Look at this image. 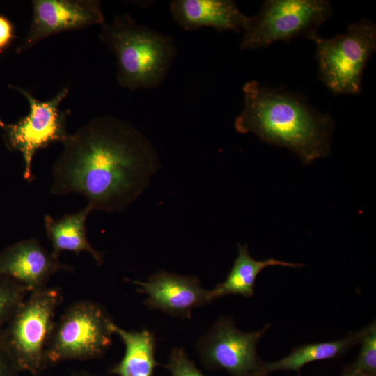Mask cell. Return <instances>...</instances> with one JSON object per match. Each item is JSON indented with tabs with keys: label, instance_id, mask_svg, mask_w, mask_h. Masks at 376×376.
Returning a JSON list of instances; mask_svg holds the SVG:
<instances>
[{
	"label": "cell",
	"instance_id": "obj_23",
	"mask_svg": "<svg viewBox=\"0 0 376 376\" xmlns=\"http://www.w3.org/2000/svg\"><path fill=\"white\" fill-rule=\"evenodd\" d=\"M71 376H95L86 372H76Z\"/></svg>",
	"mask_w": 376,
	"mask_h": 376
},
{
	"label": "cell",
	"instance_id": "obj_7",
	"mask_svg": "<svg viewBox=\"0 0 376 376\" xmlns=\"http://www.w3.org/2000/svg\"><path fill=\"white\" fill-rule=\"evenodd\" d=\"M333 14L327 0H266L259 12L248 17L240 48H266L297 37L311 38Z\"/></svg>",
	"mask_w": 376,
	"mask_h": 376
},
{
	"label": "cell",
	"instance_id": "obj_17",
	"mask_svg": "<svg viewBox=\"0 0 376 376\" xmlns=\"http://www.w3.org/2000/svg\"><path fill=\"white\" fill-rule=\"evenodd\" d=\"M365 330L366 327L336 340L308 343L295 347L288 355L279 360L263 363L261 375L266 376L278 370L299 372L309 363L340 357L360 343Z\"/></svg>",
	"mask_w": 376,
	"mask_h": 376
},
{
	"label": "cell",
	"instance_id": "obj_22",
	"mask_svg": "<svg viewBox=\"0 0 376 376\" xmlns=\"http://www.w3.org/2000/svg\"><path fill=\"white\" fill-rule=\"evenodd\" d=\"M16 38L12 22L0 14V53L6 49Z\"/></svg>",
	"mask_w": 376,
	"mask_h": 376
},
{
	"label": "cell",
	"instance_id": "obj_20",
	"mask_svg": "<svg viewBox=\"0 0 376 376\" xmlns=\"http://www.w3.org/2000/svg\"><path fill=\"white\" fill-rule=\"evenodd\" d=\"M165 367L171 376H206L195 366L182 347L173 348Z\"/></svg>",
	"mask_w": 376,
	"mask_h": 376
},
{
	"label": "cell",
	"instance_id": "obj_4",
	"mask_svg": "<svg viewBox=\"0 0 376 376\" xmlns=\"http://www.w3.org/2000/svg\"><path fill=\"white\" fill-rule=\"evenodd\" d=\"M318 79L334 95H359L363 72L376 49V25L363 18L330 38L315 34Z\"/></svg>",
	"mask_w": 376,
	"mask_h": 376
},
{
	"label": "cell",
	"instance_id": "obj_25",
	"mask_svg": "<svg viewBox=\"0 0 376 376\" xmlns=\"http://www.w3.org/2000/svg\"><path fill=\"white\" fill-rule=\"evenodd\" d=\"M342 376H350V371L348 370V368L345 369V371L343 373Z\"/></svg>",
	"mask_w": 376,
	"mask_h": 376
},
{
	"label": "cell",
	"instance_id": "obj_10",
	"mask_svg": "<svg viewBox=\"0 0 376 376\" xmlns=\"http://www.w3.org/2000/svg\"><path fill=\"white\" fill-rule=\"evenodd\" d=\"M31 4V22L17 54L52 35L105 22L98 0H32Z\"/></svg>",
	"mask_w": 376,
	"mask_h": 376
},
{
	"label": "cell",
	"instance_id": "obj_19",
	"mask_svg": "<svg viewBox=\"0 0 376 376\" xmlns=\"http://www.w3.org/2000/svg\"><path fill=\"white\" fill-rule=\"evenodd\" d=\"M360 352L354 363L348 367L351 373H362L370 376L376 373V323L372 322L366 327L359 343Z\"/></svg>",
	"mask_w": 376,
	"mask_h": 376
},
{
	"label": "cell",
	"instance_id": "obj_11",
	"mask_svg": "<svg viewBox=\"0 0 376 376\" xmlns=\"http://www.w3.org/2000/svg\"><path fill=\"white\" fill-rule=\"evenodd\" d=\"M138 291L146 295L143 304L174 317L189 318L194 309L213 302L210 290L204 289L195 276L159 271L146 281L130 280Z\"/></svg>",
	"mask_w": 376,
	"mask_h": 376
},
{
	"label": "cell",
	"instance_id": "obj_2",
	"mask_svg": "<svg viewBox=\"0 0 376 376\" xmlns=\"http://www.w3.org/2000/svg\"><path fill=\"white\" fill-rule=\"evenodd\" d=\"M244 108L235 120L241 134L295 153L304 165L329 155L333 118L313 109L301 95L253 80L242 88Z\"/></svg>",
	"mask_w": 376,
	"mask_h": 376
},
{
	"label": "cell",
	"instance_id": "obj_1",
	"mask_svg": "<svg viewBox=\"0 0 376 376\" xmlns=\"http://www.w3.org/2000/svg\"><path fill=\"white\" fill-rule=\"evenodd\" d=\"M52 171L53 195L79 194L93 210H125L159 168L155 148L130 122L95 117L63 143Z\"/></svg>",
	"mask_w": 376,
	"mask_h": 376
},
{
	"label": "cell",
	"instance_id": "obj_18",
	"mask_svg": "<svg viewBox=\"0 0 376 376\" xmlns=\"http://www.w3.org/2000/svg\"><path fill=\"white\" fill-rule=\"evenodd\" d=\"M29 294L19 283L0 275V334Z\"/></svg>",
	"mask_w": 376,
	"mask_h": 376
},
{
	"label": "cell",
	"instance_id": "obj_6",
	"mask_svg": "<svg viewBox=\"0 0 376 376\" xmlns=\"http://www.w3.org/2000/svg\"><path fill=\"white\" fill-rule=\"evenodd\" d=\"M113 323L103 306L93 301L72 303L55 322L45 352L47 366L103 356L112 343Z\"/></svg>",
	"mask_w": 376,
	"mask_h": 376
},
{
	"label": "cell",
	"instance_id": "obj_14",
	"mask_svg": "<svg viewBox=\"0 0 376 376\" xmlns=\"http://www.w3.org/2000/svg\"><path fill=\"white\" fill-rule=\"evenodd\" d=\"M91 211L92 208L87 205L78 212L65 214L59 219L49 214L45 216V229L54 256L59 258L63 251H71L77 255L84 251L89 253L97 265L102 263V253L92 246L86 235V221Z\"/></svg>",
	"mask_w": 376,
	"mask_h": 376
},
{
	"label": "cell",
	"instance_id": "obj_12",
	"mask_svg": "<svg viewBox=\"0 0 376 376\" xmlns=\"http://www.w3.org/2000/svg\"><path fill=\"white\" fill-rule=\"evenodd\" d=\"M72 269L35 238L16 242L0 251V275L13 279L29 292L46 288L55 274Z\"/></svg>",
	"mask_w": 376,
	"mask_h": 376
},
{
	"label": "cell",
	"instance_id": "obj_8",
	"mask_svg": "<svg viewBox=\"0 0 376 376\" xmlns=\"http://www.w3.org/2000/svg\"><path fill=\"white\" fill-rule=\"evenodd\" d=\"M9 87L19 91L26 99L29 111L14 123H6L0 119V127L3 132L6 148L22 155L23 176L31 182L33 178L32 162L36 152L53 143H63L70 134L66 123L70 110H60V105L68 96L70 88L63 87L49 100L40 101L26 89L14 85Z\"/></svg>",
	"mask_w": 376,
	"mask_h": 376
},
{
	"label": "cell",
	"instance_id": "obj_3",
	"mask_svg": "<svg viewBox=\"0 0 376 376\" xmlns=\"http://www.w3.org/2000/svg\"><path fill=\"white\" fill-rule=\"evenodd\" d=\"M99 37L116 58L118 82L132 91L160 86L178 54L171 36L138 24L126 13L102 24Z\"/></svg>",
	"mask_w": 376,
	"mask_h": 376
},
{
	"label": "cell",
	"instance_id": "obj_9",
	"mask_svg": "<svg viewBox=\"0 0 376 376\" xmlns=\"http://www.w3.org/2000/svg\"><path fill=\"white\" fill-rule=\"evenodd\" d=\"M270 328L266 324L253 331L240 330L233 318H219L198 340L196 347L203 363L230 376H262L263 362L257 354L260 340Z\"/></svg>",
	"mask_w": 376,
	"mask_h": 376
},
{
	"label": "cell",
	"instance_id": "obj_21",
	"mask_svg": "<svg viewBox=\"0 0 376 376\" xmlns=\"http://www.w3.org/2000/svg\"><path fill=\"white\" fill-rule=\"evenodd\" d=\"M19 372L0 334V376H18Z\"/></svg>",
	"mask_w": 376,
	"mask_h": 376
},
{
	"label": "cell",
	"instance_id": "obj_16",
	"mask_svg": "<svg viewBox=\"0 0 376 376\" xmlns=\"http://www.w3.org/2000/svg\"><path fill=\"white\" fill-rule=\"evenodd\" d=\"M112 330L122 340L125 354L111 373L118 376H152L157 365L154 334L147 329L125 330L115 323Z\"/></svg>",
	"mask_w": 376,
	"mask_h": 376
},
{
	"label": "cell",
	"instance_id": "obj_15",
	"mask_svg": "<svg viewBox=\"0 0 376 376\" xmlns=\"http://www.w3.org/2000/svg\"><path fill=\"white\" fill-rule=\"evenodd\" d=\"M238 253L231 269L226 279L210 290L213 301L230 295H237L245 297L254 295L255 282L258 275L265 268L272 266L300 267L301 263H294L274 258L263 260L253 258L249 253L246 244L237 245Z\"/></svg>",
	"mask_w": 376,
	"mask_h": 376
},
{
	"label": "cell",
	"instance_id": "obj_5",
	"mask_svg": "<svg viewBox=\"0 0 376 376\" xmlns=\"http://www.w3.org/2000/svg\"><path fill=\"white\" fill-rule=\"evenodd\" d=\"M61 300L58 288L29 292L2 330L1 338L20 371L39 376L47 368L46 348Z\"/></svg>",
	"mask_w": 376,
	"mask_h": 376
},
{
	"label": "cell",
	"instance_id": "obj_13",
	"mask_svg": "<svg viewBox=\"0 0 376 376\" xmlns=\"http://www.w3.org/2000/svg\"><path fill=\"white\" fill-rule=\"evenodd\" d=\"M170 9L173 20L187 31L211 27L240 32L248 19L231 0H173Z\"/></svg>",
	"mask_w": 376,
	"mask_h": 376
},
{
	"label": "cell",
	"instance_id": "obj_24",
	"mask_svg": "<svg viewBox=\"0 0 376 376\" xmlns=\"http://www.w3.org/2000/svg\"><path fill=\"white\" fill-rule=\"evenodd\" d=\"M348 370L350 371V376H370V375H368L367 374H365V373H351L349 368H348Z\"/></svg>",
	"mask_w": 376,
	"mask_h": 376
}]
</instances>
